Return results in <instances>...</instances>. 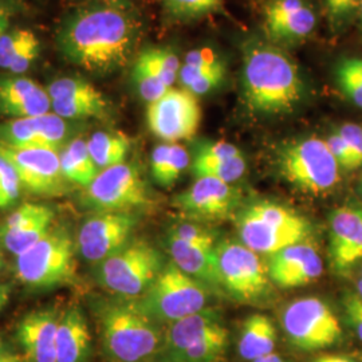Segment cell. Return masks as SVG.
I'll use <instances>...</instances> for the list:
<instances>
[{"instance_id": "ba28073f", "label": "cell", "mask_w": 362, "mask_h": 362, "mask_svg": "<svg viewBox=\"0 0 362 362\" xmlns=\"http://www.w3.org/2000/svg\"><path fill=\"white\" fill-rule=\"evenodd\" d=\"M139 302L158 324L169 325L207 309L208 287L170 262Z\"/></svg>"}, {"instance_id": "74e56055", "label": "cell", "mask_w": 362, "mask_h": 362, "mask_svg": "<svg viewBox=\"0 0 362 362\" xmlns=\"http://www.w3.org/2000/svg\"><path fill=\"white\" fill-rule=\"evenodd\" d=\"M165 11L179 19H192L220 10L223 0H161Z\"/></svg>"}, {"instance_id": "4dcf8cb0", "label": "cell", "mask_w": 362, "mask_h": 362, "mask_svg": "<svg viewBox=\"0 0 362 362\" xmlns=\"http://www.w3.org/2000/svg\"><path fill=\"white\" fill-rule=\"evenodd\" d=\"M59 160L66 180L79 187L88 188L100 173V169L91 158L88 140L73 139L59 152Z\"/></svg>"}, {"instance_id": "7bdbcfd3", "label": "cell", "mask_w": 362, "mask_h": 362, "mask_svg": "<svg viewBox=\"0 0 362 362\" xmlns=\"http://www.w3.org/2000/svg\"><path fill=\"white\" fill-rule=\"evenodd\" d=\"M334 130L348 144L357 167H362V127L353 122H345Z\"/></svg>"}, {"instance_id": "9f6ffc18", "label": "cell", "mask_w": 362, "mask_h": 362, "mask_svg": "<svg viewBox=\"0 0 362 362\" xmlns=\"http://www.w3.org/2000/svg\"><path fill=\"white\" fill-rule=\"evenodd\" d=\"M361 191H362V182H361Z\"/></svg>"}, {"instance_id": "7dc6e473", "label": "cell", "mask_w": 362, "mask_h": 362, "mask_svg": "<svg viewBox=\"0 0 362 362\" xmlns=\"http://www.w3.org/2000/svg\"><path fill=\"white\" fill-rule=\"evenodd\" d=\"M11 296V286L0 284V311L4 309V306L8 303V299Z\"/></svg>"}, {"instance_id": "f6af8a7d", "label": "cell", "mask_w": 362, "mask_h": 362, "mask_svg": "<svg viewBox=\"0 0 362 362\" xmlns=\"http://www.w3.org/2000/svg\"><path fill=\"white\" fill-rule=\"evenodd\" d=\"M344 306L348 324L362 342V298L357 293H350L344 299Z\"/></svg>"}, {"instance_id": "f1b7e54d", "label": "cell", "mask_w": 362, "mask_h": 362, "mask_svg": "<svg viewBox=\"0 0 362 362\" xmlns=\"http://www.w3.org/2000/svg\"><path fill=\"white\" fill-rule=\"evenodd\" d=\"M276 344V329L272 320L262 314L248 317L239 338V354L245 361H257L274 353Z\"/></svg>"}, {"instance_id": "ffe728a7", "label": "cell", "mask_w": 362, "mask_h": 362, "mask_svg": "<svg viewBox=\"0 0 362 362\" xmlns=\"http://www.w3.org/2000/svg\"><path fill=\"white\" fill-rule=\"evenodd\" d=\"M267 270L272 285L294 288L315 282L324 272V266L315 247L302 242L272 255Z\"/></svg>"}, {"instance_id": "484cf974", "label": "cell", "mask_w": 362, "mask_h": 362, "mask_svg": "<svg viewBox=\"0 0 362 362\" xmlns=\"http://www.w3.org/2000/svg\"><path fill=\"white\" fill-rule=\"evenodd\" d=\"M223 326L224 325L219 313L208 308L169 324L164 334L163 346L153 357V361L167 358L169 356L191 346L196 341L216 332Z\"/></svg>"}, {"instance_id": "836d02e7", "label": "cell", "mask_w": 362, "mask_h": 362, "mask_svg": "<svg viewBox=\"0 0 362 362\" xmlns=\"http://www.w3.org/2000/svg\"><path fill=\"white\" fill-rule=\"evenodd\" d=\"M134 66L155 74L167 86L172 88L179 78L181 62L177 54L168 47H148L140 52Z\"/></svg>"}, {"instance_id": "d6a6232c", "label": "cell", "mask_w": 362, "mask_h": 362, "mask_svg": "<svg viewBox=\"0 0 362 362\" xmlns=\"http://www.w3.org/2000/svg\"><path fill=\"white\" fill-rule=\"evenodd\" d=\"M228 345V330L226 326L196 341L191 346L180 350L167 358L153 362H215Z\"/></svg>"}, {"instance_id": "4fadbf2b", "label": "cell", "mask_w": 362, "mask_h": 362, "mask_svg": "<svg viewBox=\"0 0 362 362\" xmlns=\"http://www.w3.org/2000/svg\"><path fill=\"white\" fill-rule=\"evenodd\" d=\"M0 153L13 164L22 187L28 192L50 197L67 192L69 181L61 169L59 152L0 145Z\"/></svg>"}, {"instance_id": "60d3db41", "label": "cell", "mask_w": 362, "mask_h": 362, "mask_svg": "<svg viewBox=\"0 0 362 362\" xmlns=\"http://www.w3.org/2000/svg\"><path fill=\"white\" fill-rule=\"evenodd\" d=\"M168 235L177 238L184 242L200 245V246L215 247V235L207 228L200 227L194 223H180L169 230Z\"/></svg>"}, {"instance_id": "4316f807", "label": "cell", "mask_w": 362, "mask_h": 362, "mask_svg": "<svg viewBox=\"0 0 362 362\" xmlns=\"http://www.w3.org/2000/svg\"><path fill=\"white\" fill-rule=\"evenodd\" d=\"M57 362H88L91 334L88 321L78 306H70L61 317L55 339Z\"/></svg>"}, {"instance_id": "5b68a950", "label": "cell", "mask_w": 362, "mask_h": 362, "mask_svg": "<svg viewBox=\"0 0 362 362\" xmlns=\"http://www.w3.org/2000/svg\"><path fill=\"white\" fill-rule=\"evenodd\" d=\"M276 165L290 185L305 194H324L339 182V165L326 140L311 136L286 144L278 152Z\"/></svg>"}, {"instance_id": "b9f144b4", "label": "cell", "mask_w": 362, "mask_h": 362, "mask_svg": "<svg viewBox=\"0 0 362 362\" xmlns=\"http://www.w3.org/2000/svg\"><path fill=\"white\" fill-rule=\"evenodd\" d=\"M326 144H327L332 155L334 156L339 168L345 169V170L358 168L348 144L345 143V140L337 133L336 130L329 134V137L326 139Z\"/></svg>"}, {"instance_id": "1f68e13d", "label": "cell", "mask_w": 362, "mask_h": 362, "mask_svg": "<svg viewBox=\"0 0 362 362\" xmlns=\"http://www.w3.org/2000/svg\"><path fill=\"white\" fill-rule=\"evenodd\" d=\"M88 148L93 161L101 172L125 163L130 141L125 134L118 132H95L88 140Z\"/></svg>"}, {"instance_id": "816d5d0a", "label": "cell", "mask_w": 362, "mask_h": 362, "mask_svg": "<svg viewBox=\"0 0 362 362\" xmlns=\"http://www.w3.org/2000/svg\"><path fill=\"white\" fill-rule=\"evenodd\" d=\"M0 362H25L22 358L13 354H1L0 356Z\"/></svg>"}, {"instance_id": "f546056e", "label": "cell", "mask_w": 362, "mask_h": 362, "mask_svg": "<svg viewBox=\"0 0 362 362\" xmlns=\"http://www.w3.org/2000/svg\"><path fill=\"white\" fill-rule=\"evenodd\" d=\"M187 149L176 143L157 145L151 156V172L156 182L164 188H170L180 179L182 172L189 167Z\"/></svg>"}, {"instance_id": "bcb514c9", "label": "cell", "mask_w": 362, "mask_h": 362, "mask_svg": "<svg viewBox=\"0 0 362 362\" xmlns=\"http://www.w3.org/2000/svg\"><path fill=\"white\" fill-rule=\"evenodd\" d=\"M15 11V0H0V37L8 30Z\"/></svg>"}, {"instance_id": "e575fe53", "label": "cell", "mask_w": 362, "mask_h": 362, "mask_svg": "<svg viewBox=\"0 0 362 362\" xmlns=\"http://www.w3.org/2000/svg\"><path fill=\"white\" fill-rule=\"evenodd\" d=\"M333 77L339 93L350 104L362 109V57L339 58L333 67Z\"/></svg>"}, {"instance_id": "277c9868", "label": "cell", "mask_w": 362, "mask_h": 362, "mask_svg": "<svg viewBox=\"0 0 362 362\" xmlns=\"http://www.w3.org/2000/svg\"><path fill=\"white\" fill-rule=\"evenodd\" d=\"M236 227L245 246L270 257L286 247L305 242L311 233L309 220L270 202H258L240 211Z\"/></svg>"}, {"instance_id": "6f0895ef", "label": "cell", "mask_w": 362, "mask_h": 362, "mask_svg": "<svg viewBox=\"0 0 362 362\" xmlns=\"http://www.w3.org/2000/svg\"><path fill=\"white\" fill-rule=\"evenodd\" d=\"M215 362H219V361H215Z\"/></svg>"}, {"instance_id": "d590c367", "label": "cell", "mask_w": 362, "mask_h": 362, "mask_svg": "<svg viewBox=\"0 0 362 362\" xmlns=\"http://www.w3.org/2000/svg\"><path fill=\"white\" fill-rule=\"evenodd\" d=\"M246 158L243 156L231 158H200L194 157L191 170L197 177H214L233 184L246 173Z\"/></svg>"}, {"instance_id": "7402d4cb", "label": "cell", "mask_w": 362, "mask_h": 362, "mask_svg": "<svg viewBox=\"0 0 362 362\" xmlns=\"http://www.w3.org/2000/svg\"><path fill=\"white\" fill-rule=\"evenodd\" d=\"M61 314L54 308L34 310L18 324L16 337L27 362H57L55 339Z\"/></svg>"}, {"instance_id": "3957f363", "label": "cell", "mask_w": 362, "mask_h": 362, "mask_svg": "<svg viewBox=\"0 0 362 362\" xmlns=\"http://www.w3.org/2000/svg\"><path fill=\"white\" fill-rule=\"evenodd\" d=\"M97 317L105 354L113 362H144L160 351L164 334L137 299L117 298L98 303Z\"/></svg>"}, {"instance_id": "f907efd6", "label": "cell", "mask_w": 362, "mask_h": 362, "mask_svg": "<svg viewBox=\"0 0 362 362\" xmlns=\"http://www.w3.org/2000/svg\"><path fill=\"white\" fill-rule=\"evenodd\" d=\"M252 362H286L279 354H276V353H272V354H269V356H264V357H262V358H259L257 361Z\"/></svg>"}, {"instance_id": "44dd1931", "label": "cell", "mask_w": 362, "mask_h": 362, "mask_svg": "<svg viewBox=\"0 0 362 362\" xmlns=\"http://www.w3.org/2000/svg\"><path fill=\"white\" fill-rule=\"evenodd\" d=\"M330 262L337 272H348L362 260V207L344 206L330 215Z\"/></svg>"}, {"instance_id": "9c48e42d", "label": "cell", "mask_w": 362, "mask_h": 362, "mask_svg": "<svg viewBox=\"0 0 362 362\" xmlns=\"http://www.w3.org/2000/svg\"><path fill=\"white\" fill-rule=\"evenodd\" d=\"M220 287L238 302L260 303L270 297L272 282L259 254L242 242L224 240L216 246Z\"/></svg>"}, {"instance_id": "7c38bea8", "label": "cell", "mask_w": 362, "mask_h": 362, "mask_svg": "<svg viewBox=\"0 0 362 362\" xmlns=\"http://www.w3.org/2000/svg\"><path fill=\"white\" fill-rule=\"evenodd\" d=\"M146 121L151 132L167 143L189 140L200 127L202 107L191 91L170 88L161 98L148 105Z\"/></svg>"}, {"instance_id": "c3c4849f", "label": "cell", "mask_w": 362, "mask_h": 362, "mask_svg": "<svg viewBox=\"0 0 362 362\" xmlns=\"http://www.w3.org/2000/svg\"><path fill=\"white\" fill-rule=\"evenodd\" d=\"M313 362H356L353 361L349 357H344V356H324L317 358Z\"/></svg>"}, {"instance_id": "f5cc1de1", "label": "cell", "mask_w": 362, "mask_h": 362, "mask_svg": "<svg viewBox=\"0 0 362 362\" xmlns=\"http://www.w3.org/2000/svg\"><path fill=\"white\" fill-rule=\"evenodd\" d=\"M357 22H358V26H360V33H361L362 37V0L361 4H360V10H358V13H357Z\"/></svg>"}, {"instance_id": "e0dca14e", "label": "cell", "mask_w": 362, "mask_h": 362, "mask_svg": "<svg viewBox=\"0 0 362 362\" xmlns=\"http://www.w3.org/2000/svg\"><path fill=\"white\" fill-rule=\"evenodd\" d=\"M263 26L274 45H294L314 33L317 15L306 0H270L264 7Z\"/></svg>"}, {"instance_id": "681fc988", "label": "cell", "mask_w": 362, "mask_h": 362, "mask_svg": "<svg viewBox=\"0 0 362 362\" xmlns=\"http://www.w3.org/2000/svg\"><path fill=\"white\" fill-rule=\"evenodd\" d=\"M78 6L82 4H90V3H124V4H132V0H73Z\"/></svg>"}, {"instance_id": "d6986e66", "label": "cell", "mask_w": 362, "mask_h": 362, "mask_svg": "<svg viewBox=\"0 0 362 362\" xmlns=\"http://www.w3.org/2000/svg\"><path fill=\"white\" fill-rule=\"evenodd\" d=\"M52 208L25 203L0 224V246L18 257L52 231Z\"/></svg>"}, {"instance_id": "ee69618b", "label": "cell", "mask_w": 362, "mask_h": 362, "mask_svg": "<svg viewBox=\"0 0 362 362\" xmlns=\"http://www.w3.org/2000/svg\"><path fill=\"white\" fill-rule=\"evenodd\" d=\"M242 155L240 149L233 144L226 141H214V143L200 144L196 149L194 157L200 158H231Z\"/></svg>"}, {"instance_id": "52a82bcc", "label": "cell", "mask_w": 362, "mask_h": 362, "mask_svg": "<svg viewBox=\"0 0 362 362\" xmlns=\"http://www.w3.org/2000/svg\"><path fill=\"white\" fill-rule=\"evenodd\" d=\"M165 267L156 247L144 240L129 242L97 266V279L122 298L143 297Z\"/></svg>"}, {"instance_id": "f35d334b", "label": "cell", "mask_w": 362, "mask_h": 362, "mask_svg": "<svg viewBox=\"0 0 362 362\" xmlns=\"http://www.w3.org/2000/svg\"><path fill=\"white\" fill-rule=\"evenodd\" d=\"M22 184L13 164L0 153V208L11 207L21 194Z\"/></svg>"}, {"instance_id": "ac0fdd59", "label": "cell", "mask_w": 362, "mask_h": 362, "mask_svg": "<svg viewBox=\"0 0 362 362\" xmlns=\"http://www.w3.org/2000/svg\"><path fill=\"white\" fill-rule=\"evenodd\" d=\"M46 90L52 100V113L67 121L104 117L107 112L104 94L82 78H58Z\"/></svg>"}, {"instance_id": "9a60e30c", "label": "cell", "mask_w": 362, "mask_h": 362, "mask_svg": "<svg viewBox=\"0 0 362 362\" xmlns=\"http://www.w3.org/2000/svg\"><path fill=\"white\" fill-rule=\"evenodd\" d=\"M71 125L55 113L15 118L0 124V145L61 152L71 140Z\"/></svg>"}, {"instance_id": "6da1fadb", "label": "cell", "mask_w": 362, "mask_h": 362, "mask_svg": "<svg viewBox=\"0 0 362 362\" xmlns=\"http://www.w3.org/2000/svg\"><path fill=\"white\" fill-rule=\"evenodd\" d=\"M143 23L132 4L78 6L58 28L57 45L67 62L93 74H110L133 58Z\"/></svg>"}, {"instance_id": "cb8c5ba5", "label": "cell", "mask_w": 362, "mask_h": 362, "mask_svg": "<svg viewBox=\"0 0 362 362\" xmlns=\"http://www.w3.org/2000/svg\"><path fill=\"white\" fill-rule=\"evenodd\" d=\"M226 74V64L216 52L211 49H196L185 55L177 79L182 89L197 97L219 88Z\"/></svg>"}, {"instance_id": "5bb4252c", "label": "cell", "mask_w": 362, "mask_h": 362, "mask_svg": "<svg viewBox=\"0 0 362 362\" xmlns=\"http://www.w3.org/2000/svg\"><path fill=\"white\" fill-rule=\"evenodd\" d=\"M137 220L132 212H98L86 220L78 233L81 257L100 263L127 246Z\"/></svg>"}, {"instance_id": "2e32d148", "label": "cell", "mask_w": 362, "mask_h": 362, "mask_svg": "<svg viewBox=\"0 0 362 362\" xmlns=\"http://www.w3.org/2000/svg\"><path fill=\"white\" fill-rule=\"evenodd\" d=\"M239 200L240 194L233 184L214 177H197L176 197L175 206L188 218L218 221L233 215Z\"/></svg>"}, {"instance_id": "30bf717a", "label": "cell", "mask_w": 362, "mask_h": 362, "mask_svg": "<svg viewBox=\"0 0 362 362\" xmlns=\"http://www.w3.org/2000/svg\"><path fill=\"white\" fill-rule=\"evenodd\" d=\"M282 327L288 342L303 351L332 348L342 338L339 320L320 298H300L287 305L282 314Z\"/></svg>"}, {"instance_id": "8fae6325", "label": "cell", "mask_w": 362, "mask_h": 362, "mask_svg": "<svg viewBox=\"0 0 362 362\" xmlns=\"http://www.w3.org/2000/svg\"><path fill=\"white\" fill-rule=\"evenodd\" d=\"M85 203L98 212H130L148 204V191L140 170L122 163L97 175L86 188Z\"/></svg>"}, {"instance_id": "7a4b0ae2", "label": "cell", "mask_w": 362, "mask_h": 362, "mask_svg": "<svg viewBox=\"0 0 362 362\" xmlns=\"http://www.w3.org/2000/svg\"><path fill=\"white\" fill-rule=\"evenodd\" d=\"M242 90L247 107L258 115L291 113L306 86L296 62L272 42L248 40L243 49Z\"/></svg>"}, {"instance_id": "603a6c76", "label": "cell", "mask_w": 362, "mask_h": 362, "mask_svg": "<svg viewBox=\"0 0 362 362\" xmlns=\"http://www.w3.org/2000/svg\"><path fill=\"white\" fill-rule=\"evenodd\" d=\"M52 112L49 93L31 78L0 77V115L10 118L37 117Z\"/></svg>"}, {"instance_id": "db71d44e", "label": "cell", "mask_w": 362, "mask_h": 362, "mask_svg": "<svg viewBox=\"0 0 362 362\" xmlns=\"http://www.w3.org/2000/svg\"><path fill=\"white\" fill-rule=\"evenodd\" d=\"M357 288H358V291H357V294L362 298V278L358 281V285H357Z\"/></svg>"}, {"instance_id": "11a10c76", "label": "cell", "mask_w": 362, "mask_h": 362, "mask_svg": "<svg viewBox=\"0 0 362 362\" xmlns=\"http://www.w3.org/2000/svg\"><path fill=\"white\" fill-rule=\"evenodd\" d=\"M3 264H4V258H3V254H1V251H0V270L3 269Z\"/></svg>"}, {"instance_id": "d4e9b609", "label": "cell", "mask_w": 362, "mask_h": 362, "mask_svg": "<svg viewBox=\"0 0 362 362\" xmlns=\"http://www.w3.org/2000/svg\"><path fill=\"white\" fill-rule=\"evenodd\" d=\"M167 247L172 262L181 272L206 287H220L216 246L192 245L168 235Z\"/></svg>"}, {"instance_id": "ab89813d", "label": "cell", "mask_w": 362, "mask_h": 362, "mask_svg": "<svg viewBox=\"0 0 362 362\" xmlns=\"http://www.w3.org/2000/svg\"><path fill=\"white\" fill-rule=\"evenodd\" d=\"M132 77L140 97L148 105L161 98L170 89L160 78L156 77L155 74L144 70L139 66H133Z\"/></svg>"}, {"instance_id": "83f0119b", "label": "cell", "mask_w": 362, "mask_h": 362, "mask_svg": "<svg viewBox=\"0 0 362 362\" xmlns=\"http://www.w3.org/2000/svg\"><path fill=\"white\" fill-rule=\"evenodd\" d=\"M39 52L40 42L31 30H7L0 37V69L21 76L34 65Z\"/></svg>"}, {"instance_id": "8d00e7d4", "label": "cell", "mask_w": 362, "mask_h": 362, "mask_svg": "<svg viewBox=\"0 0 362 362\" xmlns=\"http://www.w3.org/2000/svg\"><path fill=\"white\" fill-rule=\"evenodd\" d=\"M330 31L341 34L357 21L361 0H322Z\"/></svg>"}, {"instance_id": "8992f818", "label": "cell", "mask_w": 362, "mask_h": 362, "mask_svg": "<svg viewBox=\"0 0 362 362\" xmlns=\"http://www.w3.org/2000/svg\"><path fill=\"white\" fill-rule=\"evenodd\" d=\"M76 248L65 228H55L35 246L16 257L15 275L31 288H50L73 282L77 272Z\"/></svg>"}]
</instances>
